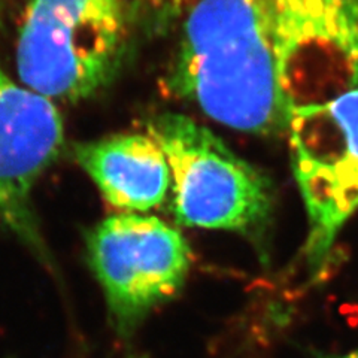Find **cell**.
Segmentation results:
<instances>
[{"label":"cell","mask_w":358,"mask_h":358,"mask_svg":"<svg viewBox=\"0 0 358 358\" xmlns=\"http://www.w3.org/2000/svg\"><path fill=\"white\" fill-rule=\"evenodd\" d=\"M63 143V120L52 100L17 84L0 62V230L48 264L33 189Z\"/></svg>","instance_id":"52a82bcc"},{"label":"cell","mask_w":358,"mask_h":358,"mask_svg":"<svg viewBox=\"0 0 358 358\" xmlns=\"http://www.w3.org/2000/svg\"><path fill=\"white\" fill-rule=\"evenodd\" d=\"M173 0H30L17 43L22 85L80 102L115 80Z\"/></svg>","instance_id":"7a4b0ae2"},{"label":"cell","mask_w":358,"mask_h":358,"mask_svg":"<svg viewBox=\"0 0 358 358\" xmlns=\"http://www.w3.org/2000/svg\"><path fill=\"white\" fill-rule=\"evenodd\" d=\"M287 133L309 220L305 254L317 276L326 268L339 231L358 209V88L293 110Z\"/></svg>","instance_id":"277c9868"},{"label":"cell","mask_w":358,"mask_h":358,"mask_svg":"<svg viewBox=\"0 0 358 358\" xmlns=\"http://www.w3.org/2000/svg\"><path fill=\"white\" fill-rule=\"evenodd\" d=\"M167 85L233 130L260 136L287 131L289 110L262 0H196Z\"/></svg>","instance_id":"6da1fadb"},{"label":"cell","mask_w":358,"mask_h":358,"mask_svg":"<svg viewBox=\"0 0 358 358\" xmlns=\"http://www.w3.org/2000/svg\"><path fill=\"white\" fill-rule=\"evenodd\" d=\"M321 358H358V351L342 354V355H326V357H321Z\"/></svg>","instance_id":"9c48e42d"},{"label":"cell","mask_w":358,"mask_h":358,"mask_svg":"<svg viewBox=\"0 0 358 358\" xmlns=\"http://www.w3.org/2000/svg\"><path fill=\"white\" fill-rule=\"evenodd\" d=\"M87 250L121 334L175 297L192 267L181 231L152 215L124 212L105 218L88 234Z\"/></svg>","instance_id":"8992f818"},{"label":"cell","mask_w":358,"mask_h":358,"mask_svg":"<svg viewBox=\"0 0 358 358\" xmlns=\"http://www.w3.org/2000/svg\"><path fill=\"white\" fill-rule=\"evenodd\" d=\"M291 112L358 88V0H262Z\"/></svg>","instance_id":"5b68a950"},{"label":"cell","mask_w":358,"mask_h":358,"mask_svg":"<svg viewBox=\"0 0 358 358\" xmlns=\"http://www.w3.org/2000/svg\"><path fill=\"white\" fill-rule=\"evenodd\" d=\"M171 171L172 209L187 227L254 234L271 220L273 189L252 164L217 134L182 114L166 112L148 122Z\"/></svg>","instance_id":"3957f363"},{"label":"cell","mask_w":358,"mask_h":358,"mask_svg":"<svg viewBox=\"0 0 358 358\" xmlns=\"http://www.w3.org/2000/svg\"><path fill=\"white\" fill-rule=\"evenodd\" d=\"M75 157L108 203L129 214L160 206L171 188L166 155L150 134H112L75 147Z\"/></svg>","instance_id":"ba28073f"}]
</instances>
